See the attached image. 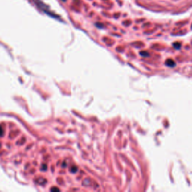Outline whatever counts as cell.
<instances>
[{"label":"cell","mask_w":192,"mask_h":192,"mask_svg":"<svg viewBox=\"0 0 192 192\" xmlns=\"http://www.w3.org/2000/svg\"><path fill=\"white\" fill-rule=\"evenodd\" d=\"M166 65L169 67H175L176 62L172 59H168L167 62H166Z\"/></svg>","instance_id":"obj_1"},{"label":"cell","mask_w":192,"mask_h":192,"mask_svg":"<svg viewBox=\"0 0 192 192\" xmlns=\"http://www.w3.org/2000/svg\"><path fill=\"white\" fill-rule=\"evenodd\" d=\"M174 47L176 48V49H179V48H180V47H181V44L180 43H178V42L174 43Z\"/></svg>","instance_id":"obj_2"},{"label":"cell","mask_w":192,"mask_h":192,"mask_svg":"<svg viewBox=\"0 0 192 192\" xmlns=\"http://www.w3.org/2000/svg\"><path fill=\"white\" fill-rule=\"evenodd\" d=\"M141 56H149V53L147 52H141Z\"/></svg>","instance_id":"obj_3"},{"label":"cell","mask_w":192,"mask_h":192,"mask_svg":"<svg viewBox=\"0 0 192 192\" xmlns=\"http://www.w3.org/2000/svg\"><path fill=\"white\" fill-rule=\"evenodd\" d=\"M62 1H64V2H65V1H66V0H62Z\"/></svg>","instance_id":"obj_4"},{"label":"cell","mask_w":192,"mask_h":192,"mask_svg":"<svg viewBox=\"0 0 192 192\" xmlns=\"http://www.w3.org/2000/svg\"><path fill=\"white\" fill-rule=\"evenodd\" d=\"M191 28H192V27H191Z\"/></svg>","instance_id":"obj_5"}]
</instances>
